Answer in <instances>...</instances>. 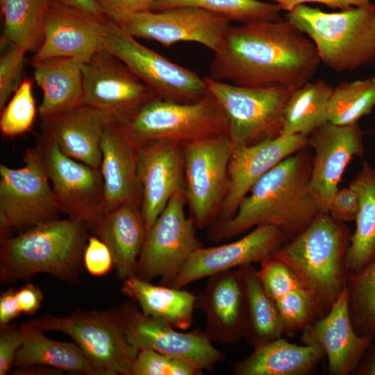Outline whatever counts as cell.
<instances>
[{
	"label": "cell",
	"instance_id": "6da1fadb",
	"mask_svg": "<svg viewBox=\"0 0 375 375\" xmlns=\"http://www.w3.org/2000/svg\"><path fill=\"white\" fill-rule=\"evenodd\" d=\"M320 62L313 42L286 19L244 24L228 29L209 78L295 90L311 81Z\"/></svg>",
	"mask_w": 375,
	"mask_h": 375
},
{
	"label": "cell",
	"instance_id": "7a4b0ae2",
	"mask_svg": "<svg viewBox=\"0 0 375 375\" xmlns=\"http://www.w3.org/2000/svg\"><path fill=\"white\" fill-rule=\"evenodd\" d=\"M312 156L305 148L265 173L240 202L235 215L216 221L208 238L220 242L260 225H272L294 237L321 212L310 186Z\"/></svg>",
	"mask_w": 375,
	"mask_h": 375
},
{
	"label": "cell",
	"instance_id": "3957f363",
	"mask_svg": "<svg viewBox=\"0 0 375 375\" xmlns=\"http://www.w3.org/2000/svg\"><path fill=\"white\" fill-rule=\"evenodd\" d=\"M350 231L320 212L272 256L288 267L312 299L317 319L325 316L346 285Z\"/></svg>",
	"mask_w": 375,
	"mask_h": 375
},
{
	"label": "cell",
	"instance_id": "277c9868",
	"mask_svg": "<svg viewBox=\"0 0 375 375\" xmlns=\"http://www.w3.org/2000/svg\"><path fill=\"white\" fill-rule=\"evenodd\" d=\"M88 226L69 217L55 219L1 238V283L25 280L40 273L75 282L83 263Z\"/></svg>",
	"mask_w": 375,
	"mask_h": 375
},
{
	"label": "cell",
	"instance_id": "5b68a950",
	"mask_svg": "<svg viewBox=\"0 0 375 375\" xmlns=\"http://www.w3.org/2000/svg\"><path fill=\"white\" fill-rule=\"evenodd\" d=\"M285 19L315 44L319 60L338 72L375 62V6L326 12L306 5L287 12Z\"/></svg>",
	"mask_w": 375,
	"mask_h": 375
},
{
	"label": "cell",
	"instance_id": "8992f818",
	"mask_svg": "<svg viewBox=\"0 0 375 375\" xmlns=\"http://www.w3.org/2000/svg\"><path fill=\"white\" fill-rule=\"evenodd\" d=\"M122 124L138 146L157 140L182 144L224 135L228 129L222 108L208 92L190 103L157 97Z\"/></svg>",
	"mask_w": 375,
	"mask_h": 375
},
{
	"label": "cell",
	"instance_id": "52a82bcc",
	"mask_svg": "<svg viewBox=\"0 0 375 375\" xmlns=\"http://www.w3.org/2000/svg\"><path fill=\"white\" fill-rule=\"evenodd\" d=\"M28 323L43 331L69 335L102 375H130L140 351L128 340L118 308L65 317L47 314Z\"/></svg>",
	"mask_w": 375,
	"mask_h": 375
},
{
	"label": "cell",
	"instance_id": "ba28073f",
	"mask_svg": "<svg viewBox=\"0 0 375 375\" xmlns=\"http://www.w3.org/2000/svg\"><path fill=\"white\" fill-rule=\"evenodd\" d=\"M204 78L208 92L224 112L227 135L234 147L281 134L283 108L294 90L278 86L247 87Z\"/></svg>",
	"mask_w": 375,
	"mask_h": 375
},
{
	"label": "cell",
	"instance_id": "9c48e42d",
	"mask_svg": "<svg viewBox=\"0 0 375 375\" xmlns=\"http://www.w3.org/2000/svg\"><path fill=\"white\" fill-rule=\"evenodd\" d=\"M234 147L227 133L182 144L184 194L190 218L203 229L217 221L228 192V165Z\"/></svg>",
	"mask_w": 375,
	"mask_h": 375
},
{
	"label": "cell",
	"instance_id": "30bf717a",
	"mask_svg": "<svg viewBox=\"0 0 375 375\" xmlns=\"http://www.w3.org/2000/svg\"><path fill=\"white\" fill-rule=\"evenodd\" d=\"M23 160L18 169L0 165L1 238L57 219L61 212L35 147L25 151Z\"/></svg>",
	"mask_w": 375,
	"mask_h": 375
},
{
	"label": "cell",
	"instance_id": "8fae6325",
	"mask_svg": "<svg viewBox=\"0 0 375 375\" xmlns=\"http://www.w3.org/2000/svg\"><path fill=\"white\" fill-rule=\"evenodd\" d=\"M103 47L121 60L160 98L190 103L208 93L204 78L140 44L110 20L107 22Z\"/></svg>",
	"mask_w": 375,
	"mask_h": 375
},
{
	"label": "cell",
	"instance_id": "7c38bea8",
	"mask_svg": "<svg viewBox=\"0 0 375 375\" xmlns=\"http://www.w3.org/2000/svg\"><path fill=\"white\" fill-rule=\"evenodd\" d=\"M184 189L177 190L147 231L138 260L136 276L151 281L159 278L169 285L191 255L202 245L196 226L185 213Z\"/></svg>",
	"mask_w": 375,
	"mask_h": 375
},
{
	"label": "cell",
	"instance_id": "4fadbf2b",
	"mask_svg": "<svg viewBox=\"0 0 375 375\" xmlns=\"http://www.w3.org/2000/svg\"><path fill=\"white\" fill-rule=\"evenodd\" d=\"M83 104L125 124L144 106L159 97L127 65L103 47L83 64Z\"/></svg>",
	"mask_w": 375,
	"mask_h": 375
},
{
	"label": "cell",
	"instance_id": "5bb4252c",
	"mask_svg": "<svg viewBox=\"0 0 375 375\" xmlns=\"http://www.w3.org/2000/svg\"><path fill=\"white\" fill-rule=\"evenodd\" d=\"M35 147L61 212L92 226L106 213L100 169L70 158L42 134Z\"/></svg>",
	"mask_w": 375,
	"mask_h": 375
},
{
	"label": "cell",
	"instance_id": "9a60e30c",
	"mask_svg": "<svg viewBox=\"0 0 375 375\" xmlns=\"http://www.w3.org/2000/svg\"><path fill=\"white\" fill-rule=\"evenodd\" d=\"M118 310L128 340L139 350L173 356L202 371L212 370L225 358L204 331H181L163 320L145 315L134 301L124 303Z\"/></svg>",
	"mask_w": 375,
	"mask_h": 375
},
{
	"label": "cell",
	"instance_id": "2e32d148",
	"mask_svg": "<svg viewBox=\"0 0 375 375\" xmlns=\"http://www.w3.org/2000/svg\"><path fill=\"white\" fill-rule=\"evenodd\" d=\"M231 21L197 7L183 6L141 12L120 26L135 38L155 40L166 48L181 42L199 43L217 52Z\"/></svg>",
	"mask_w": 375,
	"mask_h": 375
},
{
	"label": "cell",
	"instance_id": "e0dca14e",
	"mask_svg": "<svg viewBox=\"0 0 375 375\" xmlns=\"http://www.w3.org/2000/svg\"><path fill=\"white\" fill-rule=\"evenodd\" d=\"M314 151L310 180L320 212L328 213L342 176L355 156L364 151L362 132L358 123L336 125L327 122L308 136Z\"/></svg>",
	"mask_w": 375,
	"mask_h": 375
},
{
	"label": "cell",
	"instance_id": "ac0fdd59",
	"mask_svg": "<svg viewBox=\"0 0 375 375\" xmlns=\"http://www.w3.org/2000/svg\"><path fill=\"white\" fill-rule=\"evenodd\" d=\"M285 233L272 225L258 226L241 239L223 245L197 249L169 286L182 288L217 273L260 263L287 240Z\"/></svg>",
	"mask_w": 375,
	"mask_h": 375
},
{
	"label": "cell",
	"instance_id": "d6986e66",
	"mask_svg": "<svg viewBox=\"0 0 375 375\" xmlns=\"http://www.w3.org/2000/svg\"><path fill=\"white\" fill-rule=\"evenodd\" d=\"M107 22L52 1L44 21L42 44L31 62L65 57L87 63L103 48Z\"/></svg>",
	"mask_w": 375,
	"mask_h": 375
},
{
	"label": "cell",
	"instance_id": "ffe728a7",
	"mask_svg": "<svg viewBox=\"0 0 375 375\" xmlns=\"http://www.w3.org/2000/svg\"><path fill=\"white\" fill-rule=\"evenodd\" d=\"M138 174L142 190L141 210L148 231L172 195L184 189L182 144L157 140L140 145Z\"/></svg>",
	"mask_w": 375,
	"mask_h": 375
},
{
	"label": "cell",
	"instance_id": "44dd1931",
	"mask_svg": "<svg viewBox=\"0 0 375 375\" xmlns=\"http://www.w3.org/2000/svg\"><path fill=\"white\" fill-rule=\"evenodd\" d=\"M302 331L303 344H317L324 350L331 375L353 374L374 338L356 333L349 314L346 285L328 312Z\"/></svg>",
	"mask_w": 375,
	"mask_h": 375
},
{
	"label": "cell",
	"instance_id": "7402d4cb",
	"mask_svg": "<svg viewBox=\"0 0 375 375\" xmlns=\"http://www.w3.org/2000/svg\"><path fill=\"white\" fill-rule=\"evenodd\" d=\"M307 144V135L280 134L250 145L234 147L228 165L230 186L217 220L233 217L240 202L258 180Z\"/></svg>",
	"mask_w": 375,
	"mask_h": 375
},
{
	"label": "cell",
	"instance_id": "603a6c76",
	"mask_svg": "<svg viewBox=\"0 0 375 375\" xmlns=\"http://www.w3.org/2000/svg\"><path fill=\"white\" fill-rule=\"evenodd\" d=\"M196 299V308L206 315L204 332L212 342L235 344L244 338L247 297L240 267L208 277Z\"/></svg>",
	"mask_w": 375,
	"mask_h": 375
},
{
	"label": "cell",
	"instance_id": "cb8c5ba5",
	"mask_svg": "<svg viewBox=\"0 0 375 375\" xmlns=\"http://www.w3.org/2000/svg\"><path fill=\"white\" fill-rule=\"evenodd\" d=\"M138 149L122 124L110 121L106 125L101 141L100 167L106 213L129 201L141 203Z\"/></svg>",
	"mask_w": 375,
	"mask_h": 375
},
{
	"label": "cell",
	"instance_id": "d4e9b609",
	"mask_svg": "<svg viewBox=\"0 0 375 375\" xmlns=\"http://www.w3.org/2000/svg\"><path fill=\"white\" fill-rule=\"evenodd\" d=\"M112 121L105 112L83 104L67 112L42 119V135L70 158L100 169L101 141Z\"/></svg>",
	"mask_w": 375,
	"mask_h": 375
},
{
	"label": "cell",
	"instance_id": "484cf974",
	"mask_svg": "<svg viewBox=\"0 0 375 375\" xmlns=\"http://www.w3.org/2000/svg\"><path fill=\"white\" fill-rule=\"evenodd\" d=\"M92 227L110 249L118 278L135 276L147 233L141 203H125L105 213Z\"/></svg>",
	"mask_w": 375,
	"mask_h": 375
},
{
	"label": "cell",
	"instance_id": "4316f807",
	"mask_svg": "<svg viewBox=\"0 0 375 375\" xmlns=\"http://www.w3.org/2000/svg\"><path fill=\"white\" fill-rule=\"evenodd\" d=\"M31 62L35 81L43 93L38 107L40 119L83 104V64L81 62L58 57Z\"/></svg>",
	"mask_w": 375,
	"mask_h": 375
},
{
	"label": "cell",
	"instance_id": "83f0119b",
	"mask_svg": "<svg viewBox=\"0 0 375 375\" xmlns=\"http://www.w3.org/2000/svg\"><path fill=\"white\" fill-rule=\"evenodd\" d=\"M325 356L317 344L297 345L282 337L254 348L243 360L233 363L235 375H305Z\"/></svg>",
	"mask_w": 375,
	"mask_h": 375
},
{
	"label": "cell",
	"instance_id": "f1b7e54d",
	"mask_svg": "<svg viewBox=\"0 0 375 375\" xmlns=\"http://www.w3.org/2000/svg\"><path fill=\"white\" fill-rule=\"evenodd\" d=\"M121 291L133 300L145 315L163 320L182 331L193 324L197 296L186 290L153 285L135 276L124 281Z\"/></svg>",
	"mask_w": 375,
	"mask_h": 375
},
{
	"label": "cell",
	"instance_id": "f546056e",
	"mask_svg": "<svg viewBox=\"0 0 375 375\" xmlns=\"http://www.w3.org/2000/svg\"><path fill=\"white\" fill-rule=\"evenodd\" d=\"M24 326L25 338L12 367L42 365L75 373L102 375L76 342L51 340L44 335V331L28 322Z\"/></svg>",
	"mask_w": 375,
	"mask_h": 375
},
{
	"label": "cell",
	"instance_id": "4dcf8cb0",
	"mask_svg": "<svg viewBox=\"0 0 375 375\" xmlns=\"http://www.w3.org/2000/svg\"><path fill=\"white\" fill-rule=\"evenodd\" d=\"M358 196L356 228L346 253L348 273L356 272L375 257V169L366 162L349 184Z\"/></svg>",
	"mask_w": 375,
	"mask_h": 375
},
{
	"label": "cell",
	"instance_id": "1f68e13d",
	"mask_svg": "<svg viewBox=\"0 0 375 375\" xmlns=\"http://www.w3.org/2000/svg\"><path fill=\"white\" fill-rule=\"evenodd\" d=\"M247 297L244 338L255 348L282 337L284 326L276 304L265 292L253 264L240 267Z\"/></svg>",
	"mask_w": 375,
	"mask_h": 375
},
{
	"label": "cell",
	"instance_id": "d6a6232c",
	"mask_svg": "<svg viewBox=\"0 0 375 375\" xmlns=\"http://www.w3.org/2000/svg\"><path fill=\"white\" fill-rule=\"evenodd\" d=\"M53 0H0L3 18L1 44L35 53L42 44L44 21Z\"/></svg>",
	"mask_w": 375,
	"mask_h": 375
},
{
	"label": "cell",
	"instance_id": "836d02e7",
	"mask_svg": "<svg viewBox=\"0 0 375 375\" xmlns=\"http://www.w3.org/2000/svg\"><path fill=\"white\" fill-rule=\"evenodd\" d=\"M332 91L333 87L322 79L307 82L295 89L283 108L281 134L308 136L327 123L328 103Z\"/></svg>",
	"mask_w": 375,
	"mask_h": 375
},
{
	"label": "cell",
	"instance_id": "e575fe53",
	"mask_svg": "<svg viewBox=\"0 0 375 375\" xmlns=\"http://www.w3.org/2000/svg\"><path fill=\"white\" fill-rule=\"evenodd\" d=\"M183 6L203 8L241 24L282 19L278 4L260 0H157L151 10Z\"/></svg>",
	"mask_w": 375,
	"mask_h": 375
},
{
	"label": "cell",
	"instance_id": "d590c367",
	"mask_svg": "<svg viewBox=\"0 0 375 375\" xmlns=\"http://www.w3.org/2000/svg\"><path fill=\"white\" fill-rule=\"evenodd\" d=\"M375 106V76L343 81L333 88L327 108V120L336 125L358 123Z\"/></svg>",
	"mask_w": 375,
	"mask_h": 375
},
{
	"label": "cell",
	"instance_id": "8d00e7d4",
	"mask_svg": "<svg viewBox=\"0 0 375 375\" xmlns=\"http://www.w3.org/2000/svg\"><path fill=\"white\" fill-rule=\"evenodd\" d=\"M346 286L356 333L375 337V257L361 269L348 273Z\"/></svg>",
	"mask_w": 375,
	"mask_h": 375
},
{
	"label": "cell",
	"instance_id": "74e56055",
	"mask_svg": "<svg viewBox=\"0 0 375 375\" xmlns=\"http://www.w3.org/2000/svg\"><path fill=\"white\" fill-rule=\"evenodd\" d=\"M35 115L32 81L25 78L1 110L0 129L2 135L14 138L25 133L32 127Z\"/></svg>",
	"mask_w": 375,
	"mask_h": 375
},
{
	"label": "cell",
	"instance_id": "f35d334b",
	"mask_svg": "<svg viewBox=\"0 0 375 375\" xmlns=\"http://www.w3.org/2000/svg\"><path fill=\"white\" fill-rule=\"evenodd\" d=\"M285 333L303 330L317 319L310 295L304 290L292 291L274 301Z\"/></svg>",
	"mask_w": 375,
	"mask_h": 375
},
{
	"label": "cell",
	"instance_id": "ab89813d",
	"mask_svg": "<svg viewBox=\"0 0 375 375\" xmlns=\"http://www.w3.org/2000/svg\"><path fill=\"white\" fill-rule=\"evenodd\" d=\"M203 371L181 359L149 349H140L130 375H201Z\"/></svg>",
	"mask_w": 375,
	"mask_h": 375
},
{
	"label": "cell",
	"instance_id": "60d3db41",
	"mask_svg": "<svg viewBox=\"0 0 375 375\" xmlns=\"http://www.w3.org/2000/svg\"><path fill=\"white\" fill-rule=\"evenodd\" d=\"M260 264V269L258 270L259 278L265 292L274 301L292 291L304 289L294 272L272 256Z\"/></svg>",
	"mask_w": 375,
	"mask_h": 375
},
{
	"label": "cell",
	"instance_id": "b9f144b4",
	"mask_svg": "<svg viewBox=\"0 0 375 375\" xmlns=\"http://www.w3.org/2000/svg\"><path fill=\"white\" fill-rule=\"evenodd\" d=\"M6 46L0 58V110H3L14 92L20 85L21 75L27 52L15 44Z\"/></svg>",
	"mask_w": 375,
	"mask_h": 375
},
{
	"label": "cell",
	"instance_id": "7bdbcfd3",
	"mask_svg": "<svg viewBox=\"0 0 375 375\" xmlns=\"http://www.w3.org/2000/svg\"><path fill=\"white\" fill-rule=\"evenodd\" d=\"M83 264L88 272L95 276L106 274L114 266L110 249L97 235L88 238L83 253Z\"/></svg>",
	"mask_w": 375,
	"mask_h": 375
},
{
	"label": "cell",
	"instance_id": "ee69618b",
	"mask_svg": "<svg viewBox=\"0 0 375 375\" xmlns=\"http://www.w3.org/2000/svg\"><path fill=\"white\" fill-rule=\"evenodd\" d=\"M0 375L8 373L25 338L24 324L0 326Z\"/></svg>",
	"mask_w": 375,
	"mask_h": 375
},
{
	"label": "cell",
	"instance_id": "f6af8a7d",
	"mask_svg": "<svg viewBox=\"0 0 375 375\" xmlns=\"http://www.w3.org/2000/svg\"><path fill=\"white\" fill-rule=\"evenodd\" d=\"M108 19L121 25L137 13L151 10L157 0H95Z\"/></svg>",
	"mask_w": 375,
	"mask_h": 375
},
{
	"label": "cell",
	"instance_id": "bcb514c9",
	"mask_svg": "<svg viewBox=\"0 0 375 375\" xmlns=\"http://www.w3.org/2000/svg\"><path fill=\"white\" fill-rule=\"evenodd\" d=\"M358 208V196L356 190L349 186L343 188L333 195L328 208V215L340 222L354 221Z\"/></svg>",
	"mask_w": 375,
	"mask_h": 375
},
{
	"label": "cell",
	"instance_id": "7dc6e473",
	"mask_svg": "<svg viewBox=\"0 0 375 375\" xmlns=\"http://www.w3.org/2000/svg\"><path fill=\"white\" fill-rule=\"evenodd\" d=\"M278 4L282 10L290 12L299 5L306 3H319L331 8L344 10L356 6H369L373 0H272Z\"/></svg>",
	"mask_w": 375,
	"mask_h": 375
},
{
	"label": "cell",
	"instance_id": "c3c4849f",
	"mask_svg": "<svg viewBox=\"0 0 375 375\" xmlns=\"http://www.w3.org/2000/svg\"><path fill=\"white\" fill-rule=\"evenodd\" d=\"M16 296L22 313L26 315H33L43 300L40 289L31 283L26 284L17 290Z\"/></svg>",
	"mask_w": 375,
	"mask_h": 375
},
{
	"label": "cell",
	"instance_id": "681fc988",
	"mask_svg": "<svg viewBox=\"0 0 375 375\" xmlns=\"http://www.w3.org/2000/svg\"><path fill=\"white\" fill-rule=\"evenodd\" d=\"M14 288H9L0 295V326L10 324L22 313Z\"/></svg>",
	"mask_w": 375,
	"mask_h": 375
},
{
	"label": "cell",
	"instance_id": "f907efd6",
	"mask_svg": "<svg viewBox=\"0 0 375 375\" xmlns=\"http://www.w3.org/2000/svg\"><path fill=\"white\" fill-rule=\"evenodd\" d=\"M76 9L101 22L108 21V18L95 0H53Z\"/></svg>",
	"mask_w": 375,
	"mask_h": 375
},
{
	"label": "cell",
	"instance_id": "816d5d0a",
	"mask_svg": "<svg viewBox=\"0 0 375 375\" xmlns=\"http://www.w3.org/2000/svg\"><path fill=\"white\" fill-rule=\"evenodd\" d=\"M354 374L375 375V337L363 354Z\"/></svg>",
	"mask_w": 375,
	"mask_h": 375
},
{
	"label": "cell",
	"instance_id": "f5cc1de1",
	"mask_svg": "<svg viewBox=\"0 0 375 375\" xmlns=\"http://www.w3.org/2000/svg\"><path fill=\"white\" fill-rule=\"evenodd\" d=\"M13 374H42V375H60L63 374V370L42 365H33L22 367H15V369L12 371Z\"/></svg>",
	"mask_w": 375,
	"mask_h": 375
}]
</instances>
